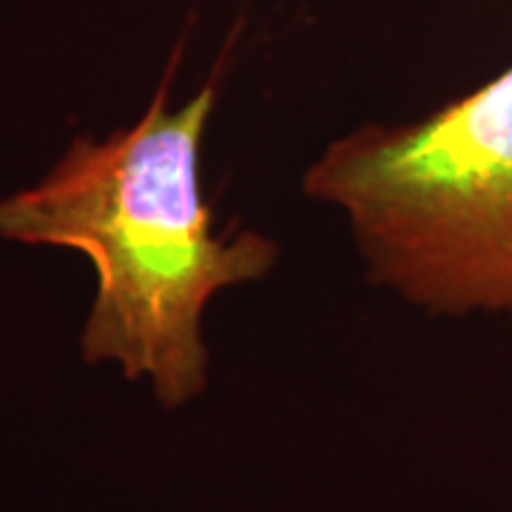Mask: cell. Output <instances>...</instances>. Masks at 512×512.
<instances>
[{
  "mask_svg": "<svg viewBox=\"0 0 512 512\" xmlns=\"http://www.w3.org/2000/svg\"><path fill=\"white\" fill-rule=\"evenodd\" d=\"M171 69L148 109L103 140L74 137L35 185L0 197V239L89 259L94 296L80 330L86 365L146 379L163 407L208 384L202 316L217 293L271 274L279 245L256 231L214 234L200 151L217 83L168 103Z\"/></svg>",
  "mask_w": 512,
  "mask_h": 512,
  "instance_id": "6da1fadb",
  "label": "cell"
},
{
  "mask_svg": "<svg viewBox=\"0 0 512 512\" xmlns=\"http://www.w3.org/2000/svg\"><path fill=\"white\" fill-rule=\"evenodd\" d=\"M302 191L345 214L370 282L407 305L512 313V66L421 120L342 134Z\"/></svg>",
  "mask_w": 512,
  "mask_h": 512,
  "instance_id": "7a4b0ae2",
  "label": "cell"
}]
</instances>
